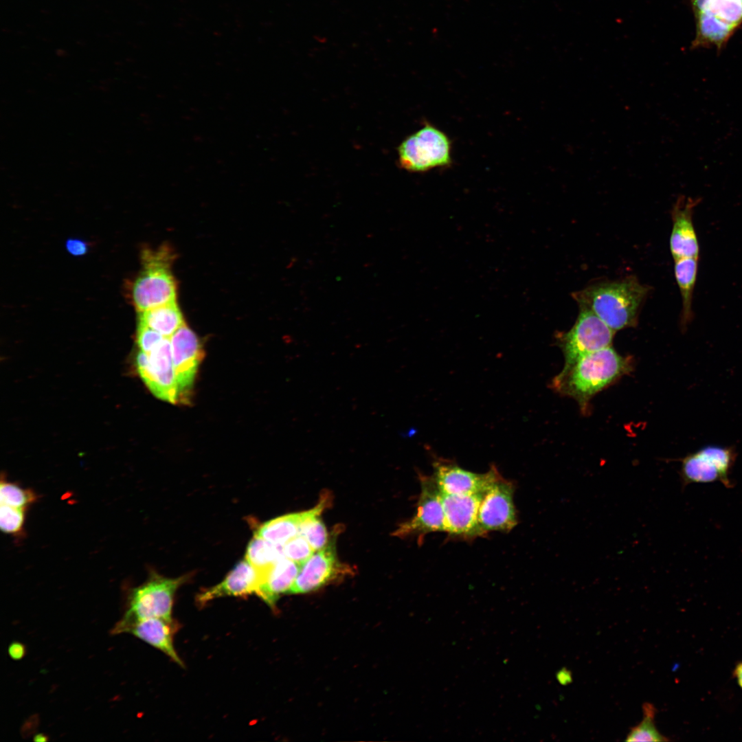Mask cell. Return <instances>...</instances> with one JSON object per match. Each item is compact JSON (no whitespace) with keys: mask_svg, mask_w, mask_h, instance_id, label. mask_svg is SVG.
Wrapping results in <instances>:
<instances>
[{"mask_svg":"<svg viewBox=\"0 0 742 742\" xmlns=\"http://www.w3.org/2000/svg\"><path fill=\"white\" fill-rule=\"evenodd\" d=\"M631 357L620 355L611 346L587 354L555 376L550 388L574 399L581 412H588L589 402L597 393L633 369Z\"/></svg>","mask_w":742,"mask_h":742,"instance_id":"obj_1","label":"cell"},{"mask_svg":"<svg viewBox=\"0 0 742 742\" xmlns=\"http://www.w3.org/2000/svg\"><path fill=\"white\" fill-rule=\"evenodd\" d=\"M649 287L635 276L593 283L573 292L579 308L589 310L610 328L616 331L638 324L640 309Z\"/></svg>","mask_w":742,"mask_h":742,"instance_id":"obj_2","label":"cell"},{"mask_svg":"<svg viewBox=\"0 0 742 742\" xmlns=\"http://www.w3.org/2000/svg\"><path fill=\"white\" fill-rule=\"evenodd\" d=\"M186 579V576L172 578L151 572L146 582L131 590L128 609L122 618L115 624L111 633L116 635L124 626L146 618L172 620L175 593Z\"/></svg>","mask_w":742,"mask_h":742,"instance_id":"obj_3","label":"cell"},{"mask_svg":"<svg viewBox=\"0 0 742 742\" xmlns=\"http://www.w3.org/2000/svg\"><path fill=\"white\" fill-rule=\"evenodd\" d=\"M696 22L693 48L720 50L742 24V0H689Z\"/></svg>","mask_w":742,"mask_h":742,"instance_id":"obj_4","label":"cell"},{"mask_svg":"<svg viewBox=\"0 0 742 742\" xmlns=\"http://www.w3.org/2000/svg\"><path fill=\"white\" fill-rule=\"evenodd\" d=\"M144 269L135 280L132 298L137 311L143 312L176 301L177 286L171 273V255L165 249L146 251Z\"/></svg>","mask_w":742,"mask_h":742,"instance_id":"obj_5","label":"cell"},{"mask_svg":"<svg viewBox=\"0 0 742 742\" xmlns=\"http://www.w3.org/2000/svg\"><path fill=\"white\" fill-rule=\"evenodd\" d=\"M451 142L447 134L425 123L399 144L398 164L402 169L412 172L445 168L451 164Z\"/></svg>","mask_w":742,"mask_h":742,"instance_id":"obj_6","label":"cell"},{"mask_svg":"<svg viewBox=\"0 0 742 742\" xmlns=\"http://www.w3.org/2000/svg\"><path fill=\"white\" fill-rule=\"evenodd\" d=\"M615 331L589 310L580 308L572 328L558 332L554 337L561 348L566 368L581 357L611 346Z\"/></svg>","mask_w":742,"mask_h":742,"instance_id":"obj_7","label":"cell"},{"mask_svg":"<svg viewBox=\"0 0 742 742\" xmlns=\"http://www.w3.org/2000/svg\"><path fill=\"white\" fill-rule=\"evenodd\" d=\"M736 453L731 447L708 445L682 459V484L710 483L719 481L732 487L730 480Z\"/></svg>","mask_w":742,"mask_h":742,"instance_id":"obj_8","label":"cell"},{"mask_svg":"<svg viewBox=\"0 0 742 742\" xmlns=\"http://www.w3.org/2000/svg\"><path fill=\"white\" fill-rule=\"evenodd\" d=\"M138 372L150 392L164 401H179L170 338L164 337L151 351H139L136 360Z\"/></svg>","mask_w":742,"mask_h":742,"instance_id":"obj_9","label":"cell"},{"mask_svg":"<svg viewBox=\"0 0 742 742\" xmlns=\"http://www.w3.org/2000/svg\"><path fill=\"white\" fill-rule=\"evenodd\" d=\"M514 484L499 473L483 493L478 522L484 535L491 531L508 532L517 524L513 502Z\"/></svg>","mask_w":742,"mask_h":742,"instance_id":"obj_10","label":"cell"},{"mask_svg":"<svg viewBox=\"0 0 742 742\" xmlns=\"http://www.w3.org/2000/svg\"><path fill=\"white\" fill-rule=\"evenodd\" d=\"M420 493L415 515L401 524L394 532L399 537L416 536L418 539L436 532H445L442 493L432 475L419 473Z\"/></svg>","mask_w":742,"mask_h":742,"instance_id":"obj_11","label":"cell"},{"mask_svg":"<svg viewBox=\"0 0 742 742\" xmlns=\"http://www.w3.org/2000/svg\"><path fill=\"white\" fill-rule=\"evenodd\" d=\"M335 546L334 538L326 547L315 551L300 565L298 573L289 594H301L315 591L351 572L349 566L338 559Z\"/></svg>","mask_w":742,"mask_h":742,"instance_id":"obj_12","label":"cell"},{"mask_svg":"<svg viewBox=\"0 0 742 742\" xmlns=\"http://www.w3.org/2000/svg\"><path fill=\"white\" fill-rule=\"evenodd\" d=\"M170 344L179 401H187L203 350L196 334L186 324L171 336Z\"/></svg>","mask_w":742,"mask_h":742,"instance_id":"obj_13","label":"cell"},{"mask_svg":"<svg viewBox=\"0 0 742 742\" xmlns=\"http://www.w3.org/2000/svg\"><path fill=\"white\" fill-rule=\"evenodd\" d=\"M433 475L442 493L466 495L482 493L499 474L495 465L484 473H474L460 466L456 462L434 456Z\"/></svg>","mask_w":742,"mask_h":742,"instance_id":"obj_14","label":"cell"},{"mask_svg":"<svg viewBox=\"0 0 742 742\" xmlns=\"http://www.w3.org/2000/svg\"><path fill=\"white\" fill-rule=\"evenodd\" d=\"M483 493L466 495L442 493L445 532L451 538L468 540L484 536L478 522V509Z\"/></svg>","mask_w":742,"mask_h":742,"instance_id":"obj_15","label":"cell"},{"mask_svg":"<svg viewBox=\"0 0 742 742\" xmlns=\"http://www.w3.org/2000/svg\"><path fill=\"white\" fill-rule=\"evenodd\" d=\"M701 198L679 195L671 210L673 227L670 237V249L675 260L682 258H698L699 245L693 224L695 208Z\"/></svg>","mask_w":742,"mask_h":742,"instance_id":"obj_16","label":"cell"},{"mask_svg":"<svg viewBox=\"0 0 742 742\" xmlns=\"http://www.w3.org/2000/svg\"><path fill=\"white\" fill-rule=\"evenodd\" d=\"M263 571L254 567L245 559L238 562L220 583L203 590L197 595L198 605L224 596H247L257 594Z\"/></svg>","mask_w":742,"mask_h":742,"instance_id":"obj_17","label":"cell"},{"mask_svg":"<svg viewBox=\"0 0 742 742\" xmlns=\"http://www.w3.org/2000/svg\"><path fill=\"white\" fill-rule=\"evenodd\" d=\"M177 623L160 618H150L132 622L121 628L117 634L129 633L144 642L160 650L173 662L183 667L184 664L174 647L173 638L177 629Z\"/></svg>","mask_w":742,"mask_h":742,"instance_id":"obj_18","label":"cell"},{"mask_svg":"<svg viewBox=\"0 0 742 742\" xmlns=\"http://www.w3.org/2000/svg\"><path fill=\"white\" fill-rule=\"evenodd\" d=\"M330 495L324 493L319 502L312 508L286 514L269 520L257 529L255 535L278 545H284L291 538L299 535L303 523L309 517L322 514L329 505Z\"/></svg>","mask_w":742,"mask_h":742,"instance_id":"obj_19","label":"cell"},{"mask_svg":"<svg viewBox=\"0 0 742 742\" xmlns=\"http://www.w3.org/2000/svg\"><path fill=\"white\" fill-rule=\"evenodd\" d=\"M300 565L285 556L263 571L257 595L270 607L274 608L281 595L289 594Z\"/></svg>","mask_w":742,"mask_h":742,"instance_id":"obj_20","label":"cell"},{"mask_svg":"<svg viewBox=\"0 0 742 742\" xmlns=\"http://www.w3.org/2000/svg\"><path fill=\"white\" fill-rule=\"evenodd\" d=\"M698 258H682L675 260V277L682 297L681 324L686 328L692 320L693 297L698 271Z\"/></svg>","mask_w":742,"mask_h":742,"instance_id":"obj_21","label":"cell"},{"mask_svg":"<svg viewBox=\"0 0 742 742\" xmlns=\"http://www.w3.org/2000/svg\"><path fill=\"white\" fill-rule=\"evenodd\" d=\"M139 322L168 338L185 324L176 301L139 312Z\"/></svg>","mask_w":742,"mask_h":742,"instance_id":"obj_22","label":"cell"},{"mask_svg":"<svg viewBox=\"0 0 742 742\" xmlns=\"http://www.w3.org/2000/svg\"><path fill=\"white\" fill-rule=\"evenodd\" d=\"M282 545H278L256 536L247 548L245 559L254 567L264 571L284 557Z\"/></svg>","mask_w":742,"mask_h":742,"instance_id":"obj_23","label":"cell"},{"mask_svg":"<svg viewBox=\"0 0 742 742\" xmlns=\"http://www.w3.org/2000/svg\"><path fill=\"white\" fill-rule=\"evenodd\" d=\"M643 719L640 723L633 727L627 736L628 742L635 741H668L669 739L662 735L655 725L656 709L650 703L642 706Z\"/></svg>","mask_w":742,"mask_h":742,"instance_id":"obj_24","label":"cell"},{"mask_svg":"<svg viewBox=\"0 0 742 742\" xmlns=\"http://www.w3.org/2000/svg\"><path fill=\"white\" fill-rule=\"evenodd\" d=\"M299 535L306 539L315 551L326 547L331 541L326 526L321 519V514L307 519L301 526Z\"/></svg>","mask_w":742,"mask_h":742,"instance_id":"obj_25","label":"cell"},{"mask_svg":"<svg viewBox=\"0 0 742 742\" xmlns=\"http://www.w3.org/2000/svg\"><path fill=\"white\" fill-rule=\"evenodd\" d=\"M36 499L30 489L23 488L16 484L2 480L0 484L1 504L26 508Z\"/></svg>","mask_w":742,"mask_h":742,"instance_id":"obj_26","label":"cell"},{"mask_svg":"<svg viewBox=\"0 0 742 742\" xmlns=\"http://www.w3.org/2000/svg\"><path fill=\"white\" fill-rule=\"evenodd\" d=\"M25 509L1 504V530L6 534L16 535L20 533L24 524Z\"/></svg>","mask_w":742,"mask_h":742,"instance_id":"obj_27","label":"cell"},{"mask_svg":"<svg viewBox=\"0 0 742 742\" xmlns=\"http://www.w3.org/2000/svg\"><path fill=\"white\" fill-rule=\"evenodd\" d=\"M282 547L284 556L299 565L315 552L306 539L300 535L289 539Z\"/></svg>","mask_w":742,"mask_h":742,"instance_id":"obj_28","label":"cell"},{"mask_svg":"<svg viewBox=\"0 0 742 742\" xmlns=\"http://www.w3.org/2000/svg\"><path fill=\"white\" fill-rule=\"evenodd\" d=\"M164 338V337L158 332L139 322L137 341L141 351L145 353L149 352L157 346Z\"/></svg>","mask_w":742,"mask_h":742,"instance_id":"obj_29","label":"cell"},{"mask_svg":"<svg viewBox=\"0 0 742 742\" xmlns=\"http://www.w3.org/2000/svg\"><path fill=\"white\" fill-rule=\"evenodd\" d=\"M67 251L74 256H82L87 251V244L78 239H69L66 243Z\"/></svg>","mask_w":742,"mask_h":742,"instance_id":"obj_30","label":"cell"},{"mask_svg":"<svg viewBox=\"0 0 742 742\" xmlns=\"http://www.w3.org/2000/svg\"><path fill=\"white\" fill-rule=\"evenodd\" d=\"M8 652L12 660H19L23 657L25 648L22 643L14 642L9 645Z\"/></svg>","mask_w":742,"mask_h":742,"instance_id":"obj_31","label":"cell"},{"mask_svg":"<svg viewBox=\"0 0 742 742\" xmlns=\"http://www.w3.org/2000/svg\"><path fill=\"white\" fill-rule=\"evenodd\" d=\"M557 678L561 684H567L572 682L571 673L565 668L559 672Z\"/></svg>","mask_w":742,"mask_h":742,"instance_id":"obj_32","label":"cell"},{"mask_svg":"<svg viewBox=\"0 0 742 742\" xmlns=\"http://www.w3.org/2000/svg\"><path fill=\"white\" fill-rule=\"evenodd\" d=\"M733 675L736 678L738 685L742 689V661L735 666L733 670Z\"/></svg>","mask_w":742,"mask_h":742,"instance_id":"obj_33","label":"cell"},{"mask_svg":"<svg viewBox=\"0 0 742 742\" xmlns=\"http://www.w3.org/2000/svg\"><path fill=\"white\" fill-rule=\"evenodd\" d=\"M47 739V737L43 734H38L34 738V741L36 742H45Z\"/></svg>","mask_w":742,"mask_h":742,"instance_id":"obj_34","label":"cell"}]
</instances>
